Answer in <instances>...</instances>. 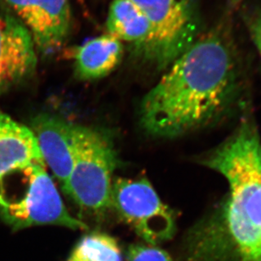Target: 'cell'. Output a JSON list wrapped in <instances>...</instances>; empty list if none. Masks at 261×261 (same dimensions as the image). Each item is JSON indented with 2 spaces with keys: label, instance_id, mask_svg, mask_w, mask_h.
Wrapping results in <instances>:
<instances>
[{
  "label": "cell",
  "instance_id": "cell-3",
  "mask_svg": "<svg viewBox=\"0 0 261 261\" xmlns=\"http://www.w3.org/2000/svg\"><path fill=\"white\" fill-rule=\"evenodd\" d=\"M0 216L14 231L43 225L88 229L68 211L43 161L15 169L0 178Z\"/></svg>",
  "mask_w": 261,
  "mask_h": 261
},
{
  "label": "cell",
  "instance_id": "cell-14",
  "mask_svg": "<svg viewBox=\"0 0 261 261\" xmlns=\"http://www.w3.org/2000/svg\"><path fill=\"white\" fill-rule=\"evenodd\" d=\"M126 261H172L163 249L154 245L134 244L129 247Z\"/></svg>",
  "mask_w": 261,
  "mask_h": 261
},
{
  "label": "cell",
  "instance_id": "cell-12",
  "mask_svg": "<svg viewBox=\"0 0 261 261\" xmlns=\"http://www.w3.org/2000/svg\"><path fill=\"white\" fill-rule=\"evenodd\" d=\"M107 33L121 42L132 43L145 53L150 42V23L132 0H113L106 20Z\"/></svg>",
  "mask_w": 261,
  "mask_h": 261
},
{
  "label": "cell",
  "instance_id": "cell-13",
  "mask_svg": "<svg viewBox=\"0 0 261 261\" xmlns=\"http://www.w3.org/2000/svg\"><path fill=\"white\" fill-rule=\"evenodd\" d=\"M68 261H122L116 239L103 233L84 237L73 249Z\"/></svg>",
  "mask_w": 261,
  "mask_h": 261
},
{
  "label": "cell",
  "instance_id": "cell-8",
  "mask_svg": "<svg viewBox=\"0 0 261 261\" xmlns=\"http://www.w3.org/2000/svg\"><path fill=\"white\" fill-rule=\"evenodd\" d=\"M37 65L29 31L15 15L0 12V95L30 77Z\"/></svg>",
  "mask_w": 261,
  "mask_h": 261
},
{
  "label": "cell",
  "instance_id": "cell-10",
  "mask_svg": "<svg viewBox=\"0 0 261 261\" xmlns=\"http://www.w3.org/2000/svg\"><path fill=\"white\" fill-rule=\"evenodd\" d=\"M34 161H43L35 137L0 108V178Z\"/></svg>",
  "mask_w": 261,
  "mask_h": 261
},
{
  "label": "cell",
  "instance_id": "cell-9",
  "mask_svg": "<svg viewBox=\"0 0 261 261\" xmlns=\"http://www.w3.org/2000/svg\"><path fill=\"white\" fill-rule=\"evenodd\" d=\"M29 128L35 137L43 162L65 192L72 170L75 124L54 115L40 114L33 119Z\"/></svg>",
  "mask_w": 261,
  "mask_h": 261
},
{
  "label": "cell",
  "instance_id": "cell-11",
  "mask_svg": "<svg viewBox=\"0 0 261 261\" xmlns=\"http://www.w3.org/2000/svg\"><path fill=\"white\" fill-rule=\"evenodd\" d=\"M122 57V42L106 33L75 48L73 54L75 74L82 80L105 77L118 66Z\"/></svg>",
  "mask_w": 261,
  "mask_h": 261
},
{
  "label": "cell",
  "instance_id": "cell-5",
  "mask_svg": "<svg viewBox=\"0 0 261 261\" xmlns=\"http://www.w3.org/2000/svg\"><path fill=\"white\" fill-rule=\"evenodd\" d=\"M150 23L145 56L165 68L195 42L198 31L194 0H132Z\"/></svg>",
  "mask_w": 261,
  "mask_h": 261
},
{
  "label": "cell",
  "instance_id": "cell-15",
  "mask_svg": "<svg viewBox=\"0 0 261 261\" xmlns=\"http://www.w3.org/2000/svg\"><path fill=\"white\" fill-rule=\"evenodd\" d=\"M252 38L261 56V13L252 20L250 23Z\"/></svg>",
  "mask_w": 261,
  "mask_h": 261
},
{
  "label": "cell",
  "instance_id": "cell-16",
  "mask_svg": "<svg viewBox=\"0 0 261 261\" xmlns=\"http://www.w3.org/2000/svg\"><path fill=\"white\" fill-rule=\"evenodd\" d=\"M242 1V0H232V2L233 3H239Z\"/></svg>",
  "mask_w": 261,
  "mask_h": 261
},
{
  "label": "cell",
  "instance_id": "cell-4",
  "mask_svg": "<svg viewBox=\"0 0 261 261\" xmlns=\"http://www.w3.org/2000/svg\"><path fill=\"white\" fill-rule=\"evenodd\" d=\"M116 165V150L106 133L75 125L72 170L64 193L86 214L103 216L112 208Z\"/></svg>",
  "mask_w": 261,
  "mask_h": 261
},
{
  "label": "cell",
  "instance_id": "cell-6",
  "mask_svg": "<svg viewBox=\"0 0 261 261\" xmlns=\"http://www.w3.org/2000/svg\"><path fill=\"white\" fill-rule=\"evenodd\" d=\"M112 208L150 245L171 239L176 231L171 208L146 178H117L112 185Z\"/></svg>",
  "mask_w": 261,
  "mask_h": 261
},
{
  "label": "cell",
  "instance_id": "cell-1",
  "mask_svg": "<svg viewBox=\"0 0 261 261\" xmlns=\"http://www.w3.org/2000/svg\"><path fill=\"white\" fill-rule=\"evenodd\" d=\"M236 85L233 56L223 38L210 34L181 54L141 103L150 135L174 138L203 126L225 111Z\"/></svg>",
  "mask_w": 261,
  "mask_h": 261
},
{
  "label": "cell",
  "instance_id": "cell-7",
  "mask_svg": "<svg viewBox=\"0 0 261 261\" xmlns=\"http://www.w3.org/2000/svg\"><path fill=\"white\" fill-rule=\"evenodd\" d=\"M29 31L37 50L50 55L65 44L71 27L69 0H5Z\"/></svg>",
  "mask_w": 261,
  "mask_h": 261
},
{
  "label": "cell",
  "instance_id": "cell-2",
  "mask_svg": "<svg viewBox=\"0 0 261 261\" xmlns=\"http://www.w3.org/2000/svg\"><path fill=\"white\" fill-rule=\"evenodd\" d=\"M228 182L224 223L243 261H261V141L245 122L204 160Z\"/></svg>",
  "mask_w": 261,
  "mask_h": 261
}]
</instances>
